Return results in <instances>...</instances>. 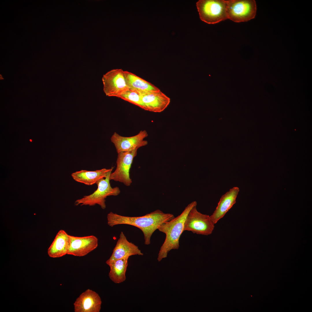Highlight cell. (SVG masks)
Listing matches in <instances>:
<instances>
[{
    "label": "cell",
    "mask_w": 312,
    "mask_h": 312,
    "mask_svg": "<svg viewBox=\"0 0 312 312\" xmlns=\"http://www.w3.org/2000/svg\"><path fill=\"white\" fill-rule=\"evenodd\" d=\"M117 97L128 101L143 109V107L140 92L129 89Z\"/></svg>",
    "instance_id": "cell-19"
},
{
    "label": "cell",
    "mask_w": 312,
    "mask_h": 312,
    "mask_svg": "<svg viewBox=\"0 0 312 312\" xmlns=\"http://www.w3.org/2000/svg\"><path fill=\"white\" fill-rule=\"evenodd\" d=\"M111 173L110 172L105 178L101 179L96 182L97 189L92 194L76 200L75 203V205L93 206L97 204L102 209H105V202L107 197L117 196L120 192L118 187H112L110 185L109 177Z\"/></svg>",
    "instance_id": "cell-3"
},
{
    "label": "cell",
    "mask_w": 312,
    "mask_h": 312,
    "mask_svg": "<svg viewBox=\"0 0 312 312\" xmlns=\"http://www.w3.org/2000/svg\"><path fill=\"white\" fill-rule=\"evenodd\" d=\"M103 90L107 96L117 97L129 89L124 74L121 69L112 70L104 75L102 78Z\"/></svg>",
    "instance_id": "cell-8"
},
{
    "label": "cell",
    "mask_w": 312,
    "mask_h": 312,
    "mask_svg": "<svg viewBox=\"0 0 312 312\" xmlns=\"http://www.w3.org/2000/svg\"><path fill=\"white\" fill-rule=\"evenodd\" d=\"M70 248L68 254L83 257L95 249L98 246V240L93 235L77 237L70 235Z\"/></svg>",
    "instance_id": "cell-12"
},
{
    "label": "cell",
    "mask_w": 312,
    "mask_h": 312,
    "mask_svg": "<svg viewBox=\"0 0 312 312\" xmlns=\"http://www.w3.org/2000/svg\"><path fill=\"white\" fill-rule=\"evenodd\" d=\"M142 256L143 254L138 247L129 242L123 233L121 232L116 244L110 258L106 261L108 265L116 260L126 257L129 258L131 256Z\"/></svg>",
    "instance_id": "cell-13"
},
{
    "label": "cell",
    "mask_w": 312,
    "mask_h": 312,
    "mask_svg": "<svg viewBox=\"0 0 312 312\" xmlns=\"http://www.w3.org/2000/svg\"><path fill=\"white\" fill-rule=\"evenodd\" d=\"M102 301L99 294L88 289L82 293L74 303L75 312H99Z\"/></svg>",
    "instance_id": "cell-10"
},
{
    "label": "cell",
    "mask_w": 312,
    "mask_h": 312,
    "mask_svg": "<svg viewBox=\"0 0 312 312\" xmlns=\"http://www.w3.org/2000/svg\"><path fill=\"white\" fill-rule=\"evenodd\" d=\"M228 18L235 22H246L255 18L257 6L254 0L227 1Z\"/></svg>",
    "instance_id": "cell-5"
},
{
    "label": "cell",
    "mask_w": 312,
    "mask_h": 312,
    "mask_svg": "<svg viewBox=\"0 0 312 312\" xmlns=\"http://www.w3.org/2000/svg\"><path fill=\"white\" fill-rule=\"evenodd\" d=\"M174 215L165 213L157 209L141 216L129 217L121 216L112 212L107 216V223L113 227L119 224H127L135 226L140 229L144 235V244L151 243V239L153 233L159 226L165 222L172 220Z\"/></svg>",
    "instance_id": "cell-1"
},
{
    "label": "cell",
    "mask_w": 312,
    "mask_h": 312,
    "mask_svg": "<svg viewBox=\"0 0 312 312\" xmlns=\"http://www.w3.org/2000/svg\"><path fill=\"white\" fill-rule=\"evenodd\" d=\"M143 109L154 112H161L169 105L170 99L161 90L145 93L140 92Z\"/></svg>",
    "instance_id": "cell-11"
},
{
    "label": "cell",
    "mask_w": 312,
    "mask_h": 312,
    "mask_svg": "<svg viewBox=\"0 0 312 312\" xmlns=\"http://www.w3.org/2000/svg\"><path fill=\"white\" fill-rule=\"evenodd\" d=\"M138 149L120 152L118 153L116 160V168L110 174L109 179L123 183L127 186L132 183L129 172L133 159L136 156Z\"/></svg>",
    "instance_id": "cell-7"
},
{
    "label": "cell",
    "mask_w": 312,
    "mask_h": 312,
    "mask_svg": "<svg viewBox=\"0 0 312 312\" xmlns=\"http://www.w3.org/2000/svg\"><path fill=\"white\" fill-rule=\"evenodd\" d=\"M129 258L126 257L119 259L109 264L110 267L109 276L110 279L114 283H120L125 281Z\"/></svg>",
    "instance_id": "cell-18"
},
{
    "label": "cell",
    "mask_w": 312,
    "mask_h": 312,
    "mask_svg": "<svg viewBox=\"0 0 312 312\" xmlns=\"http://www.w3.org/2000/svg\"><path fill=\"white\" fill-rule=\"evenodd\" d=\"M227 4L224 0H199L196 6L201 20L214 24L228 19Z\"/></svg>",
    "instance_id": "cell-4"
},
{
    "label": "cell",
    "mask_w": 312,
    "mask_h": 312,
    "mask_svg": "<svg viewBox=\"0 0 312 312\" xmlns=\"http://www.w3.org/2000/svg\"><path fill=\"white\" fill-rule=\"evenodd\" d=\"M148 135L145 130H141L137 135L131 137L122 136L115 132L111 138V140L114 144L118 153L138 149L146 145L148 141L144 139Z\"/></svg>",
    "instance_id": "cell-9"
},
{
    "label": "cell",
    "mask_w": 312,
    "mask_h": 312,
    "mask_svg": "<svg viewBox=\"0 0 312 312\" xmlns=\"http://www.w3.org/2000/svg\"><path fill=\"white\" fill-rule=\"evenodd\" d=\"M126 83L129 89L140 93L160 91L151 83L127 71H124Z\"/></svg>",
    "instance_id": "cell-17"
},
{
    "label": "cell",
    "mask_w": 312,
    "mask_h": 312,
    "mask_svg": "<svg viewBox=\"0 0 312 312\" xmlns=\"http://www.w3.org/2000/svg\"><path fill=\"white\" fill-rule=\"evenodd\" d=\"M70 244V235L64 230H60L48 249L49 257L53 258L62 257L68 252Z\"/></svg>",
    "instance_id": "cell-15"
},
{
    "label": "cell",
    "mask_w": 312,
    "mask_h": 312,
    "mask_svg": "<svg viewBox=\"0 0 312 312\" xmlns=\"http://www.w3.org/2000/svg\"><path fill=\"white\" fill-rule=\"evenodd\" d=\"M197 202L194 201L189 204L179 215L170 221L161 224L158 229L166 235L164 242L161 246L157 259L161 261L167 257L168 252L172 249H178L179 247V240L184 232V224L188 213Z\"/></svg>",
    "instance_id": "cell-2"
},
{
    "label": "cell",
    "mask_w": 312,
    "mask_h": 312,
    "mask_svg": "<svg viewBox=\"0 0 312 312\" xmlns=\"http://www.w3.org/2000/svg\"><path fill=\"white\" fill-rule=\"evenodd\" d=\"M239 191L238 187H234L222 196L215 210L210 216L214 224L222 218L235 203Z\"/></svg>",
    "instance_id": "cell-14"
},
{
    "label": "cell",
    "mask_w": 312,
    "mask_h": 312,
    "mask_svg": "<svg viewBox=\"0 0 312 312\" xmlns=\"http://www.w3.org/2000/svg\"><path fill=\"white\" fill-rule=\"evenodd\" d=\"M30 141H32V140H30Z\"/></svg>",
    "instance_id": "cell-20"
},
{
    "label": "cell",
    "mask_w": 312,
    "mask_h": 312,
    "mask_svg": "<svg viewBox=\"0 0 312 312\" xmlns=\"http://www.w3.org/2000/svg\"><path fill=\"white\" fill-rule=\"evenodd\" d=\"M114 167L111 168H102L94 171L81 170L72 173L71 175L75 181L88 185L96 184L101 179L105 178L112 172Z\"/></svg>",
    "instance_id": "cell-16"
},
{
    "label": "cell",
    "mask_w": 312,
    "mask_h": 312,
    "mask_svg": "<svg viewBox=\"0 0 312 312\" xmlns=\"http://www.w3.org/2000/svg\"><path fill=\"white\" fill-rule=\"evenodd\" d=\"M214 224L210 216L198 211L196 205L190 210L186 218L184 231H190L197 234L208 235L212 233Z\"/></svg>",
    "instance_id": "cell-6"
}]
</instances>
